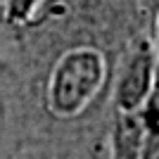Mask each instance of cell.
Here are the masks:
<instances>
[{
	"mask_svg": "<svg viewBox=\"0 0 159 159\" xmlns=\"http://www.w3.org/2000/svg\"><path fill=\"white\" fill-rule=\"evenodd\" d=\"M140 159H159V114L157 119L150 116V131L140 150Z\"/></svg>",
	"mask_w": 159,
	"mask_h": 159,
	"instance_id": "277c9868",
	"label": "cell"
},
{
	"mask_svg": "<svg viewBox=\"0 0 159 159\" xmlns=\"http://www.w3.org/2000/svg\"><path fill=\"white\" fill-rule=\"evenodd\" d=\"M40 0H7V19L12 24H21L33 14Z\"/></svg>",
	"mask_w": 159,
	"mask_h": 159,
	"instance_id": "3957f363",
	"label": "cell"
},
{
	"mask_svg": "<svg viewBox=\"0 0 159 159\" xmlns=\"http://www.w3.org/2000/svg\"><path fill=\"white\" fill-rule=\"evenodd\" d=\"M152 88H154V57L145 50H140L128 60V64L124 66V71L116 81L114 102L126 114L140 112L150 102Z\"/></svg>",
	"mask_w": 159,
	"mask_h": 159,
	"instance_id": "7a4b0ae2",
	"label": "cell"
},
{
	"mask_svg": "<svg viewBox=\"0 0 159 159\" xmlns=\"http://www.w3.org/2000/svg\"><path fill=\"white\" fill-rule=\"evenodd\" d=\"M107 76L105 55L95 48H74L62 55L50 76L48 105L50 112L69 119L86 109L100 93Z\"/></svg>",
	"mask_w": 159,
	"mask_h": 159,
	"instance_id": "6da1fadb",
	"label": "cell"
},
{
	"mask_svg": "<svg viewBox=\"0 0 159 159\" xmlns=\"http://www.w3.org/2000/svg\"><path fill=\"white\" fill-rule=\"evenodd\" d=\"M157 50H159V21H157Z\"/></svg>",
	"mask_w": 159,
	"mask_h": 159,
	"instance_id": "5b68a950",
	"label": "cell"
}]
</instances>
